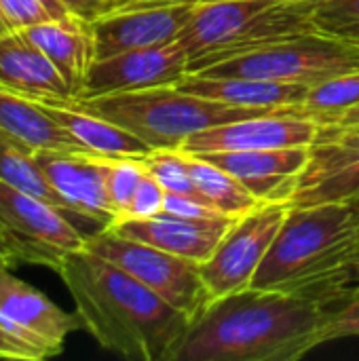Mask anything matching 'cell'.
I'll return each instance as SVG.
<instances>
[{
	"mask_svg": "<svg viewBox=\"0 0 359 361\" xmlns=\"http://www.w3.org/2000/svg\"><path fill=\"white\" fill-rule=\"evenodd\" d=\"M328 283L313 290L245 288L214 298L167 361H296L320 347Z\"/></svg>",
	"mask_w": 359,
	"mask_h": 361,
	"instance_id": "cell-1",
	"label": "cell"
},
{
	"mask_svg": "<svg viewBox=\"0 0 359 361\" xmlns=\"http://www.w3.org/2000/svg\"><path fill=\"white\" fill-rule=\"evenodd\" d=\"M83 328L102 349L129 361H167L190 319L116 264L87 247L55 271Z\"/></svg>",
	"mask_w": 359,
	"mask_h": 361,
	"instance_id": "cell-2",
	"label": "cell"
},
{
	"mask_svg": "<svg viewBox=\"0 0 359 361\" xmlns=\"http://www.w3.org/2000/svg\"><path fill=\"white\" fill-rule=\"evenodd\" d=\"M359 239V199L309 207L290 205L252 288L311 290L345 273V258Z\"/></svg>",
	"mask_w": 359,
	"mask_h": 361,
	"instance_id": "cell-3",
	"label": "cell"
},
{
	"mask_svg": "<svg viewBox=\"0 0 359 361\" xmlns=\"http://www.w3.org/2000/svg\"><path fill=\"white\" fill-rule=\"evenodd\" d=\"M72 102L131 131L152 150H180L190 135L203 129L248 116L273 114L271 110L220 104L182 91L176 85L74 97Z\"/></svg>",
	"mask_w": 359,
	"mask_h": 361,
	"instance_id": "cell-4",
	"label": "cell"
},
{
	"mask_svg": "<svg viewBox=\"0 0 359 361\" xmlns=\"http://www.w3.org/2000/svg\"><path fill=\"white\" fill-rule=\"evenodd\" d=\"M313 30L320 27L305 0H199L178 40L195 72L224 55Z\"/></svg>",
	"mask_w": 359,
	"mask_h": 361,
	"instance_id": "cell-5",
	"label": "cell"
},
{
	"mask_svg": "<svg viewBox=\"0 0 359 361\" xmlns=\"http://www.w3.org/2000/svg\"><path fill=\"white\" fill-rule=\"evenodd\" d=\"M351 70H359L358 44L345 36L313 30L224 55L195 72L207 76H245L311 87Z\"/></svg>",
	"mask_w": 359,
	"mask_h": 361,
	"instance_id": "cell-6",
	"label": "cell"
},
{
	"mask_svg": "<svg viewBox=\"0 0 359 361\" xmlns=\"http://www.w3.org/2000/svg\"><path fill=\"white\" fill-rule=\"evenodd\" d=\"M87 237L59 207L0 182V258L11 264H36L57 271Z\"/></svg>",
	"mask_w": 359,
	"mask_h": 361,
	"instance_id": "cell-7",
	"label": "cell"
},
{
	"mask_svg": "<svg viewBox=\"0 0 359 361\" xmlns=\"http://www.w3.org/2000/svg\"><path fill=\"white\" fill-rule=\"evenodd\" d=\"M87 250L135 277L188 319H195L214 300L199 264L193 260L127 239L110 228L89 235Z\"/></svg>",
	"mask_w": 359,
	"mask_h": 361,
	"instance_id": "cell-8",
	"label": "cell"
},
{
	"mask_svg": "<svg viewBox=\"0 0 359 361\" xmlns=\"http://www.w3.org/2000/svg\"><path fill=\"white\" fill-rule=\"evenodd\" d=\"M199 0H118L89 19L95 59L178 40Z\"/></svg>",
	"mask_w": 359,
	"mask_h": 361,
	"instance_id": "cell-9",
	"label": "cell"
},
{
	"mask_svg": "<svg viewBox=\"0 0 359 361\" xmlns=\"http://www.w3.org/2000/svg\"><path fill=\"white\" fill-rule=\"evenodd\" d=\"M290 203L262 201L248 214L233 220L209 260L199 264L212 298L241 292L252 286L267 252L271 250Z\"/></svg>",
	"mask_w": 359,
	"mask_h": 361,
	"instance_id": "cell-10",
	"label": "cell"
},
{
	"mask_svg": "<svg viewBox=\"0 0 359 361\" xmlns=\"http://www.w3.org/2000/svg\"><path fill=\"white\" fill-rule=\"evenodd\" d=\"M359 199V125H320L290 205Z\"/></svg>",
	"mask_w": 359,
	"mask_h": 361,
	"instance_id": "cell-11",
	"label": "cell"
},
{
	"mask_svg": "<svg viewBox=\"0 0 359 361\" xmlns=\"http://www.w3.org/2000/svg\"><path fill=\"white\" fill-rule=\"evenodd\" d=\"M188 61L190 57L180 40L93 59L78 97L176 85L188 74Z\"/></svg>",
	"mask_w": 359,
	"mask_h": 361,
	"instance_id": "cell-12",
	"label": "cell"
},
{
	"mask_svg": "<svg viewBox=\"0 0 359 361\" xmlns=\"http://www.w3.org/2000/svg\"><path fill=\"white\" fill-rule=\"evenodd\" d=\"M36 165L51 188L66 203L72 218L89 220L102 228L116 220L106 186V159L91 152L42 150L34 154Z\"/></svg>",
	"mask_w": 359,
	"mask_h": 361,
	"instance_id": "cell-13",
	"label": "cell"
},
{
	"mask_svg": "<svg viewBox=\"0 0 359 361\" xmlns=\"http://www.w3.org/2000/svg\"><path fill=\"white\" fill-rule=\"evenodd\" d=\"M320 125L311 118L296 114H258L224 125H216L190 135L182 144L186 154L237 152V150H269L311 146Z\"/></svg>",
	"mask_w": 359,
	"mask_h": 361,
	"instance_id": "cell-14",
	"label": "cell"
},
{
	"mask_svg": "<svg viewBox=\"0 0 359 361\" xmlns=\"http://www.w3.org/2000/svg\"><path fill=\"white\" fill-rule=\"evenodd\" d=\"M0 315L25 338L36 343L49 357L59 355L68 336L78 330V315L53 305L42 292L11 273L0 258Z\"/></svg>",
	"mask_w": 359,
	"mask_h": 361,
	"instance_id": "cell-15",
	"label": "cell"
},
{
	"mask_svg": "<svg viewBox=\"0 0 359 361\" xmlns=\"http://www.w3.org/2000/svg\"><path fill=\"white\" fill-rule=\"evenodd\" d=\"M233 220L235 218L229 216L212 220H188L161 212L152 218H121L106 228L127 239H135L163 252L176 254L180 258L203 264L212 258L218 243L231 228Z\"/></svg>",
	"mask_w": 359,
	"mask_h": 361,
	"instance_id": "cell-16",
	"label": "cell"
},
{
	"mask_svg": "<svg viewBox=\"0 0 359 361\" xmlns=\"http://www.w3.org/2000/svg\"><path fill=\"white\" fill-rule=\"evenodd\" d=\"M235 176L258 201L290 203L298 176L307 165L309 146L269 148V150H237L197 154Z\"/></svg>",
	"mask_w": 359,
	"mask_h": 361,
	"instance_id": "cell-17",
	"label": "cell"
},
{
	"mask_svg": "<svg viewBox=\"0 0 359 361\" xmlns=\"http://www.w3.org/2000/svg\"><path fill=\"white\" fill-rule=\"evenodd\" d=\"M176 87L220 104L286 114H296L298 106L309 93V85L298 82H277L245 76H207L199 72H188L176 82Z\"/></svg>",
	"mask_w": 359,
	"mask_h": 361,
	"instance_id": "cell-18",
	"label": "cell"
},
{
	"mask_svg": "<svg viewBox=\"0 0 359 361\" xmlns=\"http://www.w3.org/2000/svg\"><path fill=\"white\" fill-rule=\"evenodd\" d=\"M0 87L32 99H74L57 68L19 30L0 36Z\"/></svg>",
	"mask_w": 359,
	"mask_h": 361,
	"instance_id": "cell-19",
	"label": "cell"
},
{
	"mask_svg": "<svg viewBox=\"0 0 359 361\" xmlns=\"http://www.w3.org/2000/svg\"><path fill=\"white\" fill-rule=\"evenodd\" d=\"M42 108L59 123L76 144H80L87 152L104 159H123L135 157L142 159L152 152L148 144H144L138 135L123 129L121 125L93 114L72 99H38Z\"/></svg>",
	"mask_w": 359,
	"mask_h": 361,
	"instance_id": "cell-20",
	"label": "cell"
},
{
	"mask_svg": "<svg viewBox=\"0 0 359 361\" xmlns=\"http://www.w3.org/2000/svg\"><path fill=\"white\" fill-rule=\"evenodd\" d=\"M19 32L47 55V59L57 68V72L72 89L74 97H78L87 70L95 59L89 19H49Z\"/></svg>",
	"mask_w": 359,
	"mask_h": 361,
	"instance_id": "cell-21",
	"label": "cell"
},
{
	"mask_svg": "<svg viewBox=\"0 0 359 361\" xmlns=\"http://www.w3.org/2000/svg\"><path fill=\"white\" fill-rule=\"evenodd\" d=\"M0 135L36 154L42 150L87 152L72 135L53 121L38 99L0 87Z\"/></svg>",
	"mask_w": 359,
	"mask_h": 361,
	"instance_id": "cell-22",
	"label": "cell"
},
{
	"mask_svg": "<svg viewBox=\"0 0 359 361\" xmlns=\"http://www.w3.org/2000/svg\"><path fill=\"white\" fill-rule=\"evenodd\" d=\"M186 157H188L190 176L199 192L224 216L239 218L262 203L226 169L197 154H186Z\"/></svg>",
	"mask_w": 359,
	"mask_h": 361,
	"instance_id": "cell-23",
	"label": "cell"
},
{
	"mask_svg": "<svg viewBox=\"0 0 359 361\" xmlns=\"http://www.w3.org/2000/svg\"><path fill=\"white\" fill-rule=\"evenodd\" d=\"M355 106H359V70H351L311 85L296 116L311 118L317 125H332Z\"/></svg>",
	"mask_w": 359,
	"mask_h": 361,
	"instance_id": "cell-24",
	"label": "cell"
},
{
	"mask_svg": "<svg viewBox=\"0 0 359 361\" xmlns=\"http://www.w3.org/2000/svg\"><path fill=\"white\" fill-rule=\"evenodd\" d=\"M0 182L13 186L17 190H23L32 197H38V199L59 207L63 214H68L72 218L66 203L51 188V184L42 176L40 167L36 165L34 154L21 150L19 146H15L13 142H8L2 135H0Z\"/></svg>",
	"mask_w": 359,
	"mask_h": 361,
	"instance_id": "cell-25",
	"label": "cell"
},
{
	"mask_svg": "<svg viewBox=\"0 0 359 361\" xmlns=\"http://www.w3.org/2000/svg\"><path fill=\"white\" fill-rule=\"evenodd\" d=\"M351 336H359V281L347 279L345 271L341 279L328 283L326 319L320 332V347Z\"/></svg>",
	"mask_w": 359,
	"mask_h": 361,
	"instance_id": "cell-26",
	"label": "cell"
},
{
	"mask_svg": "<svg viewBox=\"0 0 359 361\" xmlns=\"http://www.w3.org/2000/svg\"><path fill=\"white\" fill-rule=\"evenodd\" d=\"M142 161H144L146 171L163 186L165 192H169V195H184V197H195V199L207 201L199 192V188H197L193 176H190L186 152H182V150H152Z\"/></svg>",
	"mask_w": 359,
	"mask_h": 361,
	"instance_id": "cell-27",
	"label": "cell"
},
{
	"mask_svg": "<svg viewBox=\"0 0 359 361\" xmlns=\"http://www.w3.org/2000/svg\"><path fill=\"white\" fill-rule=\"evenodd\" d=\"M0 15L8 30H25L49 19L83 17L61 0H0Z\"/></svg>",
	"mask_w": 359,
	"mask_h": 361,
	"instance_id": "cell-28",
	"label": "cell"
},
{
	"mask_svg": "<svg viewBox=\"0 0 359 361\" xmlns=\"http://www.w3.org/2000/svg\"><path fill=\"white\" fill-rule=\"evenodd\" d=\"M142 159H135V157L106 159V186H108V197H110L112 209L116 214V220L125 216V212L131 203V197H133L142 176L146 173Z\"/></svg>",
	"mask_w": 359,
	"mask_h": 361,
	"instance_id": "cell-29",
	"label": "cell"
},
{
	"mask_svg": "<svg viewBox=\"0 0 359 361\" xmlns=\"http://www.w3.org/2000/svg\"><path fill=\"white\" fill-rule=\"evenodd\" d=\"M324 32L359 25V0H305Z\"/></svg>",
	"mask_w": 359,
	"mask_h": 361,
	"instance_id": "cell-30",
	"label": "cell"
},
{
	"mask_svg": "<svg viewBox=\"0 0 359 361\" xmlns=\"http://www.w3.org/2000/svg\"><path fill=\"white\" fill-rule=\"evenodd\" d=\"M165 190L163 186L146 171L131 197V203L125 212L123 218H152L157 214L163 212V203H165ZM121 220V218H118ZM116 222V220H114Z\"/></svg>",
	"mask_w": 359,
	"mask_h": 361,
	"instance_id": "cell-31",
	"label": "cell"
},
{
	"mask_svg": "<svg viewBox=\"0 0 359 361\" xmlns=\"http://www.w3.org/2000/svg\"><path fill=\"white\" fill-rule=\"evenodd\" d=\"M49 355L30 338H25L17 328H13L0 315V360L38 361L47 360Z\"/></svg>",
	"mask_w": 359,
	"mask_h": 361,
	"instance_id": "cell-32",
	"label": "cell"
},
{
	"mask_svg": "<svg viewBox=\"0 0 359 361\" xmlns=\"http://www.w3.org/2000/svg\"><path fill=\"white\" fill-rule=\"evenodd\" d=\"M163 212L180 216V218H188V220H212V218L224 216L207 201H201L195 197H184V195H169V192L165 195Z\"/></svg>",
	"mask_w": 359,
	"mask_h": 361,
	"instance_id": "cell-33",
	"label": "cell"
},
{
	"mask_svg": "<svg viewBox=\"0 0 359 361\" xmlns=\"http://www.w3.org/2000/svg\"><path fill=\"white\" fill-rule=\"evenodd\" d=\"M61 2H66L72 11H76L78 15L87 19H91L106 4V0H61Z\"/></svg>",
	"mask_w": 359,
	"mask_h": 361,
	"instance_id": "cell-34",
	"label": "cell"
},
{
	"mask_svg": "<svg viewBox=\"0 0 359 361\" xmlns=\"http://www.w3.org/2000/svg\"><path fill=\"white\" fill-rule=\"evenodd\" d=\"M332 125H359V106L355 108H351L349 112H345L336 123H332Z\"/></svg>",
	"mask_w": 359,
	"mask_h": 361,
	"instance_id": "cell-35",
	"label": "cell"
},
{
	"mask_svg": "<svg viewBox=\"0 0 359 361\" xmlns=\"http://www.w3.org/2000/svg\"><path fill=\"white\" fill-rule=\"evenodd\" d=\"M332 34H339V36H345L347 40H351L353 44L359 47V25H349V27H341Z\"/></svg>",
	"mask_w": 359,
	"mask_h": 361,
	"instance_id": "cell-36",
	"label": "cell"
},
{
	"mask_svg": "<svg viewBox=\"0 0 359 361\" xmlns=\"http://www.w3.org/2000/svg\"><path fill=\"white\" fill-rule=\"evenodd\" d=\"M351 264H359V243L347 254V258H345V269L351 267Z\"/></svg>",
	"mask_w": 359,
	"mask_h": 361,
	"instance_id": "cell-37",
	"label": "cell"
},
{
	"mask_svg": "<svg viewBox=\"0 0 359 361\" xmlns=\"http://www.w3.org/2000/svg\"><path fill=\"white\" fill-rule=\"evenodd\" d=\"M347 279H351V281H359V264H351V267H347Z\"/></svg>",
	"mask_w": 359,
	"mask_h": 361,
	"instance_id": "cell-38",
	"label": "cell"
},
{
	"mask_svg": "<svg viewBox=\"0 0 359 361\" xmlns=\"http://www.w3.org/2000/svg\"><path fill=\"white\" fill-rule=\"evenodd\" d=\"M4 32H8V27H6V23H4V19H2V15H0V36H2Z\"/></svg>",
	"mask_w": 359,
	"mask_h": 361,
	"instance_id": "cell-39",
	"label": "cell"
},
{
	"mask_svg": "<svg viewBox=\"0 0 359 361\" xmlns=\"http://www.w3.org/2000/svg\"><path fill=\"white\" fill-rule=\"evenodd\" d=\"M358 243H359V239H358ZM358 243H355V245H358ZM355 245H353V247H355ZM353 247H351V250H353Z\"/></svg>",
	"mask_w": 359,
	"mask_h": 361,
	"instance_id": "cell-40",
	"label": "cell"
}]
</instances>
